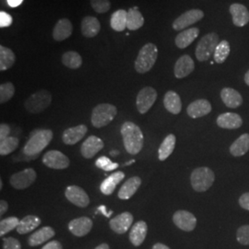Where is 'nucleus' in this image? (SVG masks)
Returning <instances> with one entry per match:
<instances>
[{"mask_svg": "<svg viewBox=\"0 0 249 249\" xmlns=\"http://www.w3.org/2000/svg\"><path fill=\"white\" fill-rule=\"evenodd\" d=\"M216 123L224 129H237L242 126L243 119L236 113H223L217 117Z\"/></svg>", "mask_w": 249, "mask_h": 249, "instance_id": "5701e85b", "label": "nucleus"}, {"mask_svg": "<svg viewBox=\"0 0 249 249\" xmlns=\"http://www.w3.org/2000/svg\"><path fill=\"white\" fill-rule=\"evenodd\" d=\"M2 187H3V183H2V180H1V182H0V189H2Z\"/></svg>", "mask_w": 249, "mask_h": 249, "instance_id": "bf43d9fd", "label": "nucleus"}, {"mask_svg": "<svg viewBox=\"0 0 249 249\" xmlns=\"http://www.w3.org/2000/svg\"><path fill=\"white\" fill-rule=\"evenodd\" d=\"M61 61L65 67L71 70L80 69L83 63L81 55L76 51H68L63 53Z\"/></svg>", "mask_w": 249, "mask_h": 249, "instance_id": "e433bc0d", "label": "nucleus"}, {"mask_svg": "<svg viewBox=\"0 0 249 249\" xmlns=\"http://www.w3.org/2000/svg\"><path fill=\"white\" fill-rule=\"evenodd\" d=\"M215 175L213 171L208 167H199L194 170L190 176V182L196 192H205L213 185Z\"/></svg>", "mask_w": 249, "mask_h": 249, "instance_id": "39448f33", "label": "nucleus"}, {"mask_svg": "<svg viewBox=\"0 0 249 249\" xmlns=\"http://www.w3.org/2000/svg\"><path fill=\"white\" fill-rule=\"evenodd\" d=\"M231 52V46L228 41L223 40L217 45L213 53L214 61L218 64H223L226 61Z\"/></svg>", "mask_w": 249, "mask_h": 249, "instance_id": "4c0bfd02", "label": "nucleus"}, {"mask_svg": "<svg viewBox=\"0 0 249 249\" xmlns=\"http://www.w3.org/2000/svg\"><path fill=\"white\" fill-rule=\"evenodd\" d=\"M93 223L89 217H80L72 220L69 223V230L71 231L75 236L82 237L88 234L92 229Z\"/></svg>", "mask_w": 249, "mask_h": 249, "instance_id": "a211bd4d", "label": "nucleus"}, {"mask_svg": "<svg viewBox=\"0 0 249 249\" xmlns=\"http://www.w3.org/2000/svg\"><path fill=\"white\" fill-rule=\"evenodd\" d=\"M95 165L100 169L104 170L106 172L114 171L119 166L118 163L113 162L109 158H107V156H102L98 158L95 161Z\"/></svg>", "mask_w": 249, "mask_h": 249, "instance_id": "37998d69", "label": "nucleus"}, {"mask_svg": "<svg viewBox=\"0 0 249 249\" xmlns=\"http://www.w3.org/2000/svg\"><path fill=\"white\" fill-rule=\"evenodd\" d=\"M20 221H18L17 217H8L5 218L3 220H1L0 222V235L4 236L6 233H8L9 231L17 229L18 223Z\"/></svg>", "mask_w": 249, "mask_h": 249, "instance_id": "ea45409f", "label": "nucleus"}, {"mask_svg": "<svg viewBox=\"0 0 249 249\" xmlns=\"http://www.w3.org/2000/svg\"><path fill=\"white\" fill-rule=\"evenodd\" d=\"M219 43V36L216 33H210L203 36L196 45L195 51L196 59L199 62L209 60Z\"/></svg>", "mask_w": 249, "mask_h": 249, "instance_id": "0eeeda50", "label": "nucleus"}, {"mask_svg": "<svg viewBox=\"0 0 249 249\" xmlns=\"http://www.w3.org/2000/svg\"><path fill=\"white\" fill-rule=\"evenodd\" d=\"M236 239L243 246H249V224L243 225L238 228L236 232Z\"/></svg>", "mask_w": 249, "mask_h": 249, "instance_id": "c03bdc74", "label": "nucleus"}, {"mask_svg": "<svg viewBox=\"0 0 249 249\" xmlns=\"http://www.w3.org/2000/svg\"><path fill=\"white\" fill-rule=\"evenodd\" d=\"M239 205L244 210L249 211V192L244 193L239 198Z\"/></svg>", "mask_w": 249, "mask_h": 249, "instance_id": "09e8293b", "label": "nucleus"}, {"mask_svg": "<svg viewBox=\"0 0 249 249\" xmlns=\"http://www.w3.org/2000/svg\"><path fill=\"white\" fill-rule=\"evenodd\" d=\"M36 170L27 168L12 175L9 178V183L14 188L21 190L31 187L36 182Z\"/></svg>", "mask_w": 249, "mask_h": 249, "instance_id": "9d476101", "label": "nucleus"}, {"mask_svg": "<svg viewBox=\"0 0 249 249\" xmlns=\"http://www.w3.org/2000/svg\"><path fill=\"white\" fill-rule=\"evenodd\" d=\"M81 35L86 38H93L97 36L101 31V23L99 19L92 16H86L81 19L80 23Z\"/></svg>", "mask_w": 249, "mask_h": 249, "instance_id": "4be33fe9", "label": "nucleus"}, {"mask_svg": "<svg viewBox=\"0 0 249 249\" xmlns=\"http://www.w3.org/2000/svg\"><path fill=\"white\" fill-rule=\"evenodd\" d=\"M204 18V12L201 9H192L187 10L175 19L172 27L177 32H182L184 29L200 21Z\"/></svg>", "mask_w": 249, "mask_h": 249, "instance_id": "6e6552de", "label": "nucleus"}, {"mask_svg": "<svg viewBox=\"0 0 249 249\" xmlns=\"http://www.w3.org/2000/svg\"><path fill=\"white\" fill-rule=\"evenodd\" d=\"M3 249H21V245L14 237L3 238Z\"/></svg>", "mask_w": 249, "mask_h": 249, "instance_id": "a18cd8bd", "label": "nucleus"}, {"mask_svg": "<svg viewBox=\"0 0 249 249\" xmlns=\"http://www.w3.org/2000/svg\"><path fill=\"white\" fill-rule=\"evenodd\" d=\"M22 1L23 0H7L9 7H11V8L18 7V5H20L22 3Z\"/></svg>", "mask_w": 249, "mask_h": 249, "instance_id": "603ef678", "label": "nucleus"}, {"mask_svg": "<svg viewBox=\"0 0 249 249\" xmlns=\"http://www.w3.org/2000/svg\"><path fill=\"white\" fill-rule=\"evenodd\" d=\"M18 146V139L16 137H9L0 142V154L2 156L9 155L15 151Z\"/></svg>", "mask_w": 249, "mask_h": 249, "instance_id": "58836bf2", "label": "nucleus"}, {"mask_svg": "<svg viewBox=\"0 0 249 249\" xmlns=\"http://www.w3.org/2000/svg\"><path fill=\"white\" fill-rule=\"evenodd\" d=\"M10 133V126L8 124H0V142L9 138Z\"/></svg>", "mask_w": 249, "mask_h": 249, "instance_id": "de8ad7c7", "label": "nucleus"}, {"mask_svg": "<svg viewBox=\"0 0 249 249\" xmlns=\"http://www.w3.org/2000/svg\"><path fill=\"white\" fill-rule=\"evenodd\" d=\"M104 142L100 138L96 136H89L81 145V155L85 159H91L104 148Z\"/></svg>", "mask_w": 249, "mask_h": 249, "instance_id": "dca6fc26", "label": "nucleus"}, {"mask_svg": "<svg viewBox=\"0 0 249 249\" xmlns=\"http://www.w3.org/2000/svg\"><path fill=\"white\" fill-rule=\"evenodd\" d=\"M157 91L152 87H144L137 95L136 106L140 114L144 115L151 109L157 100Z\"/></svg>", "mask_w": 249, "mask_h": 249, "instance_id": "1a4fd4ad", "label": "nucleus"}, {"mask_svg": "<svg viewBox=\"0 0 249 249\" xmlns=\"http://www.w3.org/2000/svg\"><path fill=\"white\" fill-rule=\"evenodd\" d=\"M249 151V134L245 133L230 146V153L234 157L244 156Z\"/></svg>", "mask_w": 249, "mask_h": 249, "instance_id": "7c9ffc66", "label": "nucleus"}, {"mask_svg": "<svg viewBox=\"0 0 249 249\" xmlns=\"http://www.w3.org/2000/svg\"><path fill=\"white\" fill-rule=\"evenodd\" d=\"M152 249H171L169 247H167L166 245H163L161 243H157L153 246Z\"/></svg>", "mask_w": 249, "mask_h": 249, "instance_id": "5fc2aeb1", "label": "nucleus"}, {"mask_svg": "<svg viewBox=\"0 0 249 249\" xmlns=\"http://www.w3.org/2000/svg\"><path fill=\"white\" fill-rule=\"evenodd\" d=\"M126 21L127 11H125L124 9H118L112 14L110 19V25L116 32H123L124 29H126Z\"/></svg>", "mask_w": 249, "mask_h": 249, "instance_id": "c9c22d12", "label": "nucleus"}, {"mask_svg": "<svg viewBox=\"0 0 249 249\" xmlns=\"http://www.w3.org/2000/svg\"><path fill=\"white\" fill-rule=\"evenodd\" d=\"M55 231L52 227L50 226H45L39 230L35 231L29 238H28V244L30 247H37L45 242L50 240L52 237L54 236Z\"/></svg>", "mask_w": 249, "mask_h": 249, "instance_id": "393cba45", "label": "nucleus"}, {"mask_svg": "<svg viewBox=\"0 0 249 249\" xmlns=\"http://www.w3.org/2000/svg\"><path fill=\"white\" fill-rule=\"evenodd\" d=\"M199 36V29L193 27L187 30L182 31L180 34H178L176 39L175 44L180 49H185L187 46L191 45L196 38Z\"/></svg>", "mask_w": 249, "mask_h": 249, "instance_id": "b1692460", "label": "nucleus"}, {"mask_svg": "<svg viewBox=\"0 0 249 249\" xmlns=\"http://www.w3.org/2000/svg\"><path fill=\"white\" fill-rule=\"evenodd\" d=\"M98 210L101 212V213H102L104 214L106 217H107V218H108V217H110V215L113 213V212H112V211H110L109 213L107 212V208H106L105 206H101V207H99Z\"/></svg>", "mask_w": 249, "mask_h": 249, "instance_id": "864d4df0", "label": "nucleus"}, {"mask_svg": "<svg viewBox=\"0 0 249 249\" xmlns=\"http://www.w3.org/2000/svg\"><path fill=\"white\" fill-rule=\"evenodd\" d=\"M43 163L45 166L55 170H63L70 166V159L59 151H49L43 156Z\"/></svg>", "mask_w": 249, "mask_h": 249, "instance_id": "9b49d317", "label": "nucleus"}, {"mask_svg": "<svg viewBox=\"0 0 249 249\" xmlns=\"http://www.w3.org/2000/svg\"><path fill=\"white\" fill-rule=\"evenodd\" d=\"M12 20L13 18L9 13L4 11L0 12V28L10 26L12 24Z\"/></svg>", "mask_w": 249, "mask_h": 249, "instance_id": "49530a36", "label": "nucleus"}, {"mask_svg": "<svg viewBox=\"0 0 249 249\" xmlns=\"http://www.w3.org/2000/svg\"><path fill=\"white\" fill-rule=\"evenodd\" d=\"M41 219L36 215H27L23 219L20 220L17 227V231L19 234H26L30 231L36 230L41 224Z\"/></svg>", "mask_w": 249, "mask_h": 249, "instance_id": "2f4dec72", "label": "nucleus"}, {"mask_svg": "<svg viewBox=\"0 0 249 249\" xmlns=\"http://www.w3.org/2000/svg\"><path fill=\"white\" fill-rule=\"evenodd\" d=\"M16 62V55L13 51L4 45H0V71H5L11 69Z\"/></svg>", "mask_w": 249, "mask_h": 249, "instance_id": "72a5a7b5", "label": "nucleus"}, {"mask_svg": "<svg viewBox=\"0 0 249 249\" xmlns=\"http://www.w3.org/2000/svg\"><path fill=\"white\" fill-rule=\"evenodd\" d=\"M121 135L124 149L129 154L136 155L142 150L144 137L139 125L130 121L124 122L121 126Z\"/></svg>", "mask_w": 249, "mask_h": 249, "instance_id": "f257e3e1", "label": "nucleus"}, {"mask_svg": "<svg viewBox=\"0 0 249 249\" xmlns=\"http://www.w3.org/2000/svg\"><path fill=\"white\" fill-rule=\"evenodd\" d=\"M65 196L72 204L80 208H86L89 204V197L83 188L78 186H70L66 188Z\"/></svg>", "mask_w": 249, "mask_h": 249, "instance_id": "ddd939ff", "label": "nucleus"}, {"mask_svg": "<svg viewBox=\"0 0 249 249\" xmlns=\"http://www.w3.org/2000/svg\"><path fill=\"white\" fill-rule=\"evenodd\" d=\"M52 94L47 89H41L36 91L27 99L24 107L31 114H39L45 111L51 105Z\"/></svg>", "mask_w": 249, "mask_h": 249, "instance_id": "423d86ee", "label": "nucleus"}, {"mask_svg": "<svg viewBox=\"0 0 249 249\" xmlns=\"http://www.w3.org/2000/svg\"><path fill=\"white\" fill-rule=\"evenodd\" d=\"M133 221V215L130 213L125 212L111 219L109 225H110V228L116 233L123 234L129 230Z\"/></svg>", "mask_w": 249, "mask_h": 249, "instance_id": "2eb2a0df", "label": "nucleus"}, {"mask_svg": "<svg viewBox=\"0 0 249 249\" xmlns=\"http://www.w3.org/2000/svg\"><path fill=\"white\" fill-rule=\"evenodd\" d=\"M148 232V225L144 221L135 223L129 231V241L135 247H140L142 244Z\"/></svg>", "mask_w": 249, "mask_h": 249, "instance_id": "bb28decb", "label": "nucleus"}, {"mask_svg": "<svg viewBox=\"0 0 249 249\" xmlns=\"http://www.w3.org/2000/svg\"><path fill=\"white\" fill-rule=\"evenodd\" d=\"M232 23L236 27H244L249 22V11L248 8L239 3H233L229 8Z\"/></svg>", "mask_w": 249, "mask_h": 249, "instance_id": "6ab92c4d", "label": "nucleus"}, {"mask_svg": "<svg viewBox=\"0 0 249 249\" xmlns=\"http://www.w3.org/2000/svg\"><path fill=\"white\" fill-rule=\"evenodd\" d=\"M177 138L174 134H169L161 142L158 150L159 160H165L173 153L176 147Z\"/></svg>", "mask_w": 249, "mask_h": 249, "instance_id": "f704fd0d", "label": "nucleus"}, {"mask_svg": "<svg viewBox=\"0 0 249 249\" xmlns=\"http://www.w3.org/2000/svg\"><path fill=\"white\" fill-rule=\"evenodd\" d=\"M124 178V174L123 172H116L114 174H112L110 177L106 178L102 184H101V187L100 189L102 191V193L104 195H107L109 196L111 195L115 189H116V186L123 180Z\"/></svg>", "mask_w": 249, "mask_h": 249, "instance_id": "c85d7f7f", "label": "nucleus"}, {"mask_svg": "<svg viewBox=\"0 0 249 249\" xmlns=\"http://www.w3.org/2000/svg\"><path fill=\"white\" fill-rule=\"evenodd\" d=\"M221 98L223 104L231 109L238 108L243 104V97L240 92L232 88H223L221 90Z\"/></svg>", "mask_w": 249, "mask_h": 249, "instance_id": "a878e982", "label": "nucleus"}, {"mask_svg": "<svg viewBox=\"0 0 249 249\" xmlns=\"http://www.w3.org/2000/svg\"><path fill=\"white\" fill-rule=\"evenodd\" d=\"M144 17L137 7L130 8L127 11L126 29L130 31H137L144 25Z\"/></svg>", "mask_w": 249, "mask_h": 249, "instance_id": "473e14b6", "label": "nucleus"}, {"mask_svg": "<svg viewBox=\"0 0 249 249\" xmlns=\"http://www.w3.org/2000/svg\"><path fill=\"white\" fill-rule=\"evenodd\" d=\"M117 108L111 104H100L93 108L91 113V124L101 128L110 124L116 117Z\"/></svg>", "mask_w": 249, "mask_h": 249, "instance_id": "20e7f679", "label": "nucleus"}, {"mask_svg": "<svg viewBox=\"0 0 249 249\" xmlns=\"http://www.w3.org/2000/svg\"><path fill=\"white\" fill-rule=\"evenodd\" d=\"M41 249H63L62 245L58 241L53 240L47 243Z\"/></svg>", "mask_w": 249, "mask_h": 249, "instance_id": "8fccbe9b", "label": "nucleus"}, {"mask_svg": "<svg viewBox=\"0 0 249 249\" xmlns=\"http://www.w3.org/2000/svg\"><path fill=\"white\" fill-rule=\"evenodd\" d=\"M15 87L13 83L6 82L0 85V103L5 104L14 96Z\"/></svg>", "mask_w": 249, "mask_h": 249, "instance_id": "a19ab883", "label": "nucleus"}, {"mask_svg": "<svg viewBox=\"0 0 249 249\" xmlns=\"http://www.w3.org/2000/svg\"><path fill=\"white\" fill-rule=\"evenodd\" d=\"M195 70V62L188 54L181 55L176 62L174 73L177 79H184Z\"/></svg>", "mask_w": 249, "mask_h": 249, "instance_id": "4468645a", "label": "nucleus"}, {"mask_svg": "<svg viewBox=\"0 0 249 249\" xmlns=\"http://www.w3.org/2000/svg\"><path fill=\"white\" fill-rule=\"evenodd\" d=\"M158 58V47L152 43L143 45L135 60V70L140 74L150 71Z\"/></svg>", "mask_w": 249, "mask_h": 249, "instance_id": "7ed1b4c3", "label": "nucleus"}, {"mask_svg": "<svg viewBox=\"0 0 249 249\" xmlns=\"http://www.w3.org/2000/svg\"><path fill=\"white\" fill-rule=\"evenodd\" d=\"M142 185V178L133 177L126 180L118 192V197L122 200L129 199Z\"/></svg>", "mask_w": 249, "mask_h": 249, "instance_id": "cd10ccee", "label": "nucleus"}, {"mask_svg": "<svg viewBox=\"0 0 249 249\" xmlns=\"http://www.w3.org/2000/svg\"><path fill=\"white\" fill-rule=\"evenodd\" d=\"M213 110L211 103L206 99H198L192 102L187 108V113L191 118H199L209 115Z\"/></svg>", "mask_w": 249, "mask_h": 249, "instance_id": "f3484780", "label": "nucleus"}, {"mask_svg": "<svg viewBox=\"0 0 249 249\" xmlns=\"http://www.w3.org/2000/svg\"><path fill=\"white\" fill-rule=\"evenodd\" d=\"M94 249H110L109 246L107 244H101L99 245L98 247H96Z\"/></svg>", "mask_w": 249, "mask_h": 249, "instance_id": "6e6d98bb", "label": "nucleus"}, {"mask_svg": "<svg viewBox=\"0 0 249 249\" xmlns=\"http://www.w3.org/2000/svg\"><path fill=\"white\" fill-rule=\"evenodd\" d=\"M87 131L88 127L85 124H79L77 126L70 127L63 132V142L67 145H74L85 137Z\"/></svg>", "mask_w": 249, "mask_h": 249, "instance_id": "aec40b11", "label": "nucleus"}, {"mask_svg": "<svg viewBox=\"0 0 249 249\" xmlns=\"http://www.w3.org/2000/svg\"><path fill=\"white\" fill-rule=\"evenodd\" d=\"M173 222L182 231H192L196 226L195 215L187 211H178L173 215Z\"/></svg>", "mask_w": 249, "mask_h": 249, "instance_id": "f8f14e48", "label": "nucleus"}, {"mask_svg": "<svg viewBox=\"0 0 249 249\" xmlns=\"http://www.w3.org/2000/svg\"><path fill=\"white\" fill-rule=\"evenodd\" d=\"M53 134L50 129H38L33 132L31 138L23 148V152L28 156L38 155L53 140Z\"/></svg>", "mask_w": 249, "mask_h": 249, "instance_id": "f03ea898", "label": "nucleus"}, {"mask_svg": "<svg viewBox=\"0 0 249 249\" xmlns=\"http://www.w3.org/2000/svg\"><path fill=\"white\" fill-rule=\"evenodd\" d=\"M73 32V25L69 18H60L53 27V38L56 42H63L70 38Z\"/></svg>", "mask_w": 249, "mask_h": 249, "instance_id": "412c9836", "label": "nucleus"}, {"mask_svg": "<svg viewBox=\"0 0 249 249\" xmlns=\"http://www.w3.org/2000/svg\"><path fill=\"white\" fill-rule=\"evenodd\" d=\"M244 79H245L246 84H247L248 86H249V71L245 74V78H244Z\"/></svg>", "mask_w": 249, "mask_h": 249, "instance_id": "4d7b16f0", "label": "nucleus"}, {"mask_svg": "<svg viewBox=\"0 0 249 249\" xmlns=\"http://www.w3.org/2000/svg\"><path fill=\"white\" fill-rule=\"evenodd\" d=\"M89 3L93 10L99 14L107 13L111 9L110 0H89Z\"/></svg>", "mask_w": 249, "mask_h": 249, "instance_id": "79ce46f5", "label": "nucleus"}, {"mask_svg": "<svg viewBox=\"0 0 249 249\" xmlns=\"http://www.w3.org/2000/svg\"><path fill=\"white\" fill-rule=\"evenodd\" d=\"M163 106L173 115H178L182 110V102L178 93L174 90H168L163 97Z\"/></svg>", "mask_w": 249, "mask_h": 249, "instance_id": "c756f323", "label": "nucleus"}, {"mask_svg": "<svg viewBox=\"0 0 249 249\" xmlns=\"http://www.w3.org/2000/svg\"><path fill=\"white\" fill-rule=\"evenodd\" d=\"M9 209V204L6 200H1L0 201V215H4V213H6V212L8 211Z\"/></svg>", "mask_w": 249, "mask_h": 249, "instance_id": "3c124183", "label": "nucleus"}, {"mask_svg": "<svg viewBox=\"0 0 249 249\" xmlns=\"http://www.w3.org/2000/svg\"><path fill=\"white\" fill-rule=\"evenodd\" d=\"M110 154H111V155H115V156H116V155H117V154H119V151H111V152H110Z\"/></svg>", "mask_w": 249, "mask_h": 249, "instance_id": "13d9d810", "label": "nucleus"}]
</instances>
